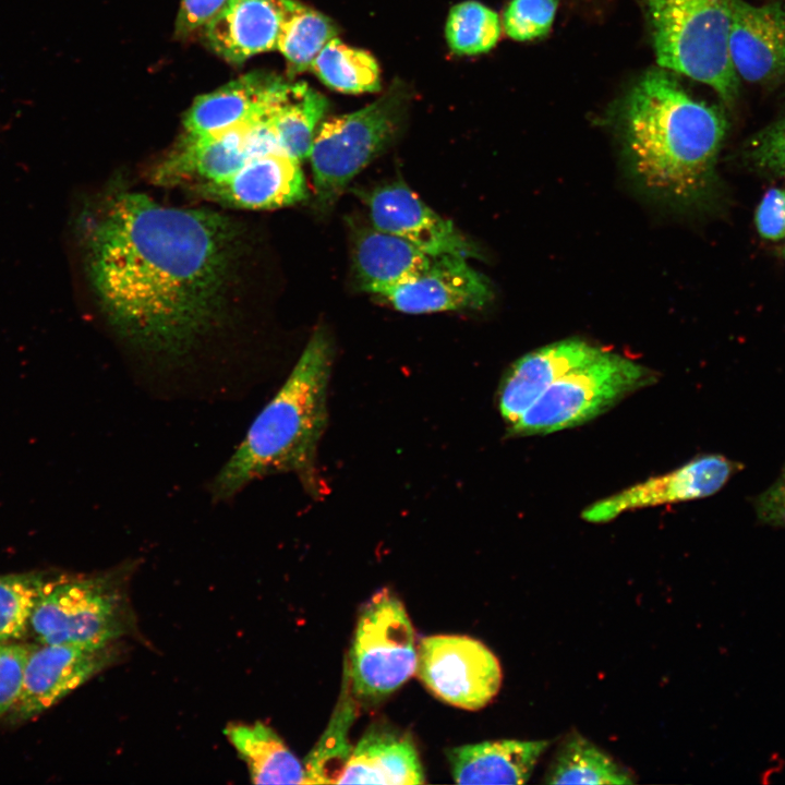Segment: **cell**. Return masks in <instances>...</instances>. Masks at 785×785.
<instances>
[{
	"instance_id": "cell-1",
	"label": "cell",
	"mask_w": 785,
	"mask_h": 785,
	"mask_svg": "<svg viewBox=\"0 0 785 785\" xmlns=\"http://www.w3.org/2000/svg\"><path fill=\"white\" fill-rule=\"evenodd\" d=\"M222 215L118 194L93 228L88 264L116 330L146 351L181 358L216 324L233 249Z\"/></svg>"
},
{
	"instance_id": "cell-2",
	"label": "cell",
	"mask_w": 785,
	"mask_h": 785,
	"mask_svg": "<svg viewBox=\"0 0 785 785\" xmlns=\"http://www.w3.org/2000/svg\"><path fill=\"white\" fill-rule=\"evenodd\" d=\"M619 130L628 170L649 195L679 209L710 200L727 130L721 110L693 99L672 74L650 71L627 96Z\"/></svg>"
},
{
	"instance_id": "cell-3",
	"label": "cell",
	"mask_w": 785,
	"mask_h": 785,
	"mask_svg": "<svg viewBox=\"0 0 785 785\" xmlns=\"http://www.w3.org/2000/svg\"><path fill=\"white\" fill-rule=\"evenodd\" d=\"M334 360L329 333H313L285 384L259 412L244 439L209 485L212 498L229 500L246 485L276 473H294L316 495V452L327 425V391Z\"/></svg>"
},
{
	"instance_id": "cell-4",
	"label": "cell",
	"mask_w": 785,
	"mask_h": 785,
	"mask_svg": "<svg viewBox=\"0 0 785 785\" xmlns=\"http://www.w3.org/2000/svg\"><path fill=\"white\" fill-rule=\"evenodd\" d=\"M133 568L129 563L93 575L51 576L31 619L36 642L95 649L130 635Z\"/></svg>"
},
{
	"instance_id": "cell-5",
	"label": "cell",
	"mask_w": 785,
	"mask_h": 785,
	"mask_svg": "<svg viewBox=\"0 0 785 785\" xmlns=\"http://www.w3.org/2000/svg\"><path fill=\"white\" fill-rule=\"evenodd\" d=\"M647 7L659 65L734 104L739 77L728 49L732 0H647Z\"/></svg>"
},
{
	"instance_id": "cell-6",
	"label": "cell",
	"mask_w": 785,
	"mask_h": 785,
	"mask_svg": "<svg viewBox=\"0 0 785 785\" xmlns=\"http://www.w3.org/2000/svg\"><path fill=\"white\" fill-rule=\"evenodd\" d=\"M657 376L653 370L603 349L551 385L507 428L508 435H546L582 425L654 384Z\"/></svg>"
},
{
	"instance_id": "cell-7",
	"label": "cell",
	"mask_w": 785,
	"mask_h": 785,
	"mask_svg": "<svg viewBox=\"0 0 785 785\" xmlns=\"http://www.w3.org/2000/svg\"><path fill=\"white\" fill-rule=\"evenodd\" d=\"M406 108L401 87H391L372 104L333 117L315 134L309 159L316 201L330 208L351 180L396 136Z\"/></svg>"
},
{
	"instance_id": "cell-8",
	"label": "cell",
	"mask_w": 785,
	"mask_h": 785,
	"mask_svg": "<svg viewBox=\"0 0 785 785\" xmlns=\"http://www.w3.org/2000/svg\"><path fill=\"white\" fill-rule=\"evenodd\" d=\"M413 625L400 599L377 591L360 609L345 672L358 701L375 702L401 687L416 671Z\"/></svg>"
},
{
	"instance_id": "cell-9",
	"label": "cell",
	"mask_w": 785,
	"mask_h": 785,
	"mask_svg": "<svg viewBox=\"0 0 785 785\" xmlns=\"http://www.w3.org/2000/svg\"><path fill=\"white\" fill-rule=\"evenodd\" d=\"M415 674L437 699L469 711L488 704L503 679L495 654L483 642L461 635L422 638Z\"/></svg>"
},
{
	"instance_id": "cell-10",
	"label": "cell",
	"mask_w": 785,
	"mask_h": 785,
	"mask_svg": "<svg viewBox=\"0 0 785 785\" xmlns=\"http://www.w3.org/2000/svg\"><path fill=\"white\" fill-rule=\"evenodd\" d=\"M119 642L101 648L67 644H38L32 650L24 669L17 702L11 710L15 721L34 718L92 677L111 665Z\"/></svg>"
},
{
	"instance_id": "cell-11",
	"label": "cell",
	"mask_w": 785,
	"mask_h": 785,
	"mask_svg": "<svg viewBox=\"0 0 785 785\" xmlns=\"http://www.w3.org/2000/svg\"><path fill=\"white\" fill-rule=\"evenodd\" d=\"M739 469L738 463L722 455H703L593 503L581 517L590 523H606L626 511L708 497Z\"/></svg>"
},
{
	"instance_id": "cell-12",
	"label": "cell",
	"mask_w": 785,
	"mask_h": 785,
	"mask_svg": "<svg viewBox=\"0 0 785 785\" xmlns=\"http://www.w3.org/2000/svg\"><path fill=\"white\" fill-rule=\"evenodd\" d=\"M363 200L373 227L409 241L430 256L480 255L450 220L434 212L402 181L378 185Z\"/></svg>"
},
{
	"instance_id": "cell-13",
	"label": "cell",
	"mask_w": 785,
	"mask_h": 785,
	"mask_svg": "<svg viewBox=\"0 0 785 785\" xmlns=\"http://www.w3.org/2000/svg\"><path fill=\"white\" fill-rule=\"evenodd\" d=\"M394 309L407 314L480 310L493 297L490 280L471 267L466 257L431 256L414 278L382 292Z\"/></svg>"
},
{
	"instance_id": "cell-14",
	"label": "cell",
	"mask_w": 785,
	"mask_h": 785,
	"mask_svg": "<svg viewBox=\"0 0 785 785\" xmlns=\"http://www.w3.org/2000/svg\"><path fill=\"white\" fill-rule=\"evenodd\" d=\"M729 57L739 78L753 84L785 80V9L732 0Z\"/></svg>"
},
{
	"instance_id": "cell-15",
	"label": "cell",
	"mask_w": 785,
	"mask_h": 785,
	"mask_svg": "<svg viewBox=\"0 0 785 785\" xmlns=\"http://www.w3.org/2000/svg\"><path fill=\"white\" fill-rule=\"evenodd\" d=\"M300 5L298 0H226L203 26V36L218 56L241 64L277 49L285 23Z\"/></svg>"
},
{
	"instance_id": "cell-16",
	"label": "cell",
	"mask_w": 785,
	"mask_h": 785,
	"mask_svg": "<svg viewBox=\"0 0 785 785\" xmlns=\"http://www.w3.org/2000/svg\"><path fill=\"white\" fill-rule=\"evenodd\" d=\"M298 159L285 152L250 158L229 177L202 183L198 192L225 205L245 209H274L307 197Z\"/></svg>"
},
{
	"instance_id": "cell-17",
	"label": "cell",
	"mask_w": 785,
	"mask_h": 785,
	"mask_svg": "<svg viewBox=\"0 0 785 785\" xmlns=\"http://www.w3.org/2000/svg\"><path fill=\"white\" fill-rule=\"evenodd\" d=\"M603 351L582 339H564L516 360L500 381L498 410L507 428L557 379Z\"/></svg>"
},
{
	"instance_id": "cell-18",
	"label": "cell",
	"mask_w": 785,
	"mask_h": 785,
	"mask_svg": "<svg viewBox=\"0 0 785 785\" xmlns=\"http://www.w3.org/2000/svg\"><path fill=\"white\" fill-rule=\"evenodd\" d=\"M279 81L270 73L255 71L196 97L184 114L185 135L215 134L263 118Z\"/></svg>"
},
{
	"instance_id": "cell-19",
	"label": "cell",
	"mask_w": 785,
	"mask_h": 785,
	"mask_svg": "<svg viewBox=\"0 0 785 785\" xmlns=\"http://www.w3.org/2000/svg\"><path fill=\"white\" fill-rule=\"evenodd\" d=\"M249 125L203 136L185 135L179 147L156 167L155 182L169 185L201 180L205 183L229 177L250 159Z\"/></svg>"
},
{
	"instance_id": "cell-20",
	"label": "cell",
	"mask_w": 785,
	"mask_h": 785,
	"mask_svg": "<svg viewBox=\"0 0 785 785\" xmlns=\"http://www.w3.org/2000/svg\"><path fill=\"white\" fill-rule=\"evenodd\" d=\"M424 784L425 773L409 735L384 725L370 727L358 741L337 784Z\"/></svg>"
},
{
	"instance_id": "cell-21",
	"label": "cell",
	"mask_w": 785,
	"mask_h": 785,
	"mask_svg": "<svg viewBox=\"0 0 785 785\" xmlns=\"http://www.w3.org/2000/svg\"><path fill=\"white\" fill-rule=\"evenodd\" d=\"M351 243L358 287L377 295L414 278L431 259L409 241L373 226L354 228Z\"/></svg>"
},
{
	"instance_id": "cell-22",
	"label": "cell",
	"mask_w": 785,
	"mask_h": 785,
	"mask_svg": "<svg viewBox=\"0 0 785 785\" xmlns=\"http://www.w3.org/2000/svg\"><path fill=\"white\" fill-rule=\"evenodd\" d=\"M548 740L504 739L463 745L447 751L458 784H523L550 746Z\"/></svg>"
},
{
	"instance_id": "cell-23",
	"label": "cell",
	"mask_w": 785,
	"mask_h": 785,
	"mask_svg": "<svg viewBox=\"0 0 785 785\" xmlns=\"http://www.w3.org/2000/svg\"><path fill=\"white\" fill-rule=\"evenodd\" d=\"M328 109V100L304 82L280 78L266 106L264 119L282 148L302 161L309 158L318 124Z\"/></svg>"
},
{
	"instance_id": "cell-24",
	"label": "cell",
	"mask_w": 785,
	"mask_h": 785,
	"mask_svg": "<svg viewBox=\"0 0 785 785\" xmlns=\"http://www.w3.org/2000/svg\"><path fill=\"white\" fill-rule=\"evenodd\" d=\"M225 735L245 762L254 784H306L304 765L268 725L228 724Z\"/></svg>"
},
{
	"instance_id": "cell-25",
	"label": "cell",
	"mask_w": 785,
	"mask_h": 785,
	"mask_svg": "<svg viewBox=\"0 0 785 785\" xmlns=\"http://www.w3.org/2000/svg\"><path fill=\"white\" fill-rule=\"evenodd\" d=\"M547 784H632L635 775L578 733L568 735L556 751Z\"/></svg>"
},
{
	"instance_id": "cell-26",
	"label": "cell",
	"mask_w": 785,
	"mask_h": 785,
	"mask_svg": "<svg viewBox=\"0 0 785 785\" xmlns=\"http://www.w3.org/2000/svg\"><path fill=\"white\" fill-rule=\"evenodd\" d=\"M357 710L358 700L345 672L340 697L330 721L304 761L306 784H337L353 750L349 732Z\"/></svg>"
},
{
	"instance_id": "cell-27",
	"label": "cell",
	"mask_w": 785,
	"mask_h": 785,
	"mask_svg": "<svg viewBox=\"0 0 785 785\" xmlns=\"http://www.w3.org/2000/svg\"><path fill=\"white\" fill-rule=\"evenodd\" d=\"M313 73L326 86L347 94L374 93L381 89L376 60L362 49L333 38L313 61Z\"/></svg>"
},
{
	"instance_id": "cell-28",
	"label": "cell",
	"mask_w": 785,
	"mask_h": 785,
	"mask_svg": "<svg viewBox=\"0 0 785 785\" xmlns=\"http://www.w3.org/2000/svg\"><path fill=\"white\" fill-rule=\"evenodd\" d=\"M337 34L327 16L301 3L285 23L277 49L286 58L289 71L298 74L311 69L321 50Z\"/></svg>"
},
{
	"instance_id": "cell-29",
	"label": "cell",
	"mask_w": 785,
	"mask_h": 785,
	"mask_svg": "<svg viewBox=\"0 0 785 785\" xmlns=\"http://www.w3.org/2000/svg\"><path fill=\"white\" fill-rule=\"evenodd\" d=\"M50 577L38 571L0 575V642L20 641L29 632Z\"/></svg>"
},
{
	"instance_id": "cell-30",
	"label": "cell",
	"mask_w": 785,
	"mask_h": 785,
	"mask_svg": "<svg viewBox=\"0 0 785 785\" xmlns=\"http://www.w3.org/2000/svg\"><path fill=\"white\" fill-rule=\"evenodd\" d=\"M446 39L458 55H479L490 51L500 35L496 12L486 5L469 0L454 5L446 22Z\"/></svg>"
},
{
	"instance_id": "cell-31",
	"label": "cell",
	"mask_w": 785,
	"mask_h": 785,
	"mask_svg": "<svg viewBox=\"0 0 785 785\" xmlns=\"http://www.w3.org/2000/svg\"><path fill=\"white\" fill-rule=\"evenodd\" d=\"M556 9L557 0H511L504 12V29L518 41L535 39L550 31Z\"/></svg>"
},
{
	"instance_id": "cell-32",
	"label": "cell",
	"mask_w": 785,
	"mask_h": 785,
	"mask_svg": "<svg viewBox=\"0 0 785 785\" xmlns=\"http://www.w3.org/2000/svg\"><path fill=\"white\" fill-rule=\"evenodd\" d=\"M745 158L758 171L785 177V116L748 141Z\"/></svg>"
},
{
	"instance_id": "cell-33",
	"label": "cell",
	"mask_w": 785,
	"mask_h": 785,
	"mask_svg": "<svg viewBox=\"0 0 785 785\" xmlns=\"http://www.w3.org/2000/svg\"><path fill=\"white\" fill-rule=\"evenodd\" d=\"M35 644L0 642V717L14 708L20 697L24 669Z\"/></svg>"
},
{
	"instance_id": "cell-34",
	"label": "cell",
	"mask_w": 785,
	"mask_h": 785,
	"mask_svg": "<svg viewBox=\"0 0 785 785\" xmlns=\"http://www.w3.org/2000/svg\"><path fill=\"white\" fill-rule=\"evenodd\" d=\"M754 221L762 238L775 241L785 237V188H774L764 194Z\"/></svg>"
},
{
	"instance_id": "cell-35",
	"label": "cell",
	"mask_w": 785,
	"mask_h": 785,
	"mask_svg": "<svg viewBox=\"0 0 785 785\" xmlns=\"http://www.w3.org/2000/svg\"><path fill=\"white\" fill-rule=\"evenodd\" d=\"M226 0H181L174 34L186 38L203 27L222 7Z\"/></svg>"
},
{
	"instance_id": "cell-36",
	"label": "cell",
	"mask_w": 785,
	"mask_h": 785,
	"mask_svg": "<svg viewBox=\"0 0 785 785\" xmlns=\"http://www.w3.org/2000/svg\"><path fill=\"white\" fill-rule=\"evenodd\" d=\"M754 506L762 522L785 527V470L758 496Z\"/></svg>"
}]
</instances>
